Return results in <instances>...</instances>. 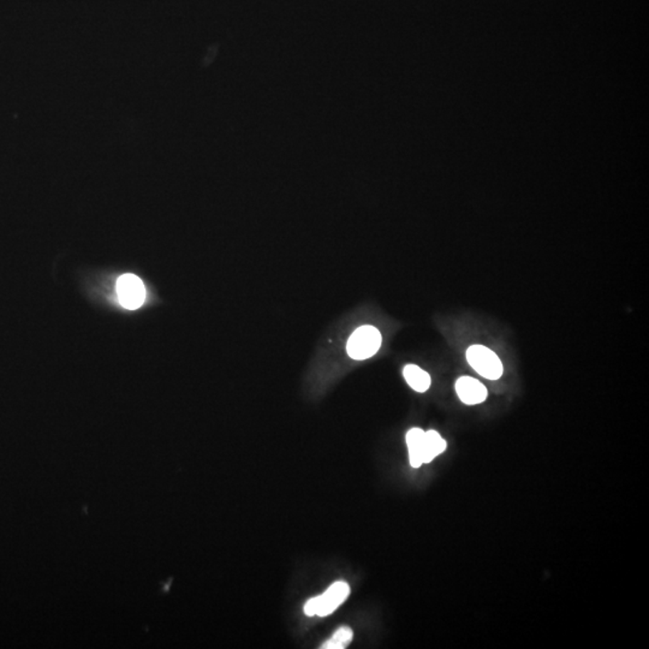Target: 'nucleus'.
Instances as JSON below:
<instances>
[{
	"label": "nucleus",
	"instance_id": "obj_5",
	"mask_svg": "<svg viewBox=\"0 0 649 649\" xmlns=\"http://www.w3.org/2000/svg\"><path fill=\"white\" fill-rule=\"evenodd\" d=\"M456 392L460 400L467 405L484 403L488 396L487 388L477 379L462 377L456 381Z\"/></svg>",
	"mask_w": 649,
	"mask_h": 649
},
{
	"label": "nucleus",
	"instance_id": "obj_4",
	"mask_svg": "<svg viewBox=\"0 0 649 649\" xmlns=\"http://www.w3.org/2000/svg\"><path fill=\"white\" fill-rule=\"evenodd\" d=\"M349 594V584L344 581H338L331 584L326 592L321 596H316V616L326 617L333 613L348 599Z\"/></svg>",
	"mask_w": 649,
	"mask_h": 649
},
{
	"label": "nucleus",
	"instance_id": "obj_8",
	"mask_svg": "<svg viewBox=\"0 0 649 649\" xmlns=\"http://www.w3.org/2000/svg\"><path fill=\"white\" fill-rule=\"evenodd\" d=\"M446 450V442L435 430L425 432L423 439V463H430Z\"/></svg>",
	"mask_w": 649,
	"mask_h": 649
},
{
	"label": "nucleus",
	"instance_id": "obj_10",
	"mask_svg": "<svg viewBox=\"0 0 649 649\" xmlns=\"http://www.w3.org/2000/svg\"><path fill=\"white\" fill-rule=\"evenodd\" d=\"M304 613L308 616V617H313V616H316V598H311V599L308 600L306 605H304Z\"/></svg>",
	"mask_w": 649,
	"mask_h": 649
},
{
	"label": "nucleus",
	"instance_id": "obj_3",
	"mask_svg": "<svg viewBox=\"0 0 649 649\" xmlns=\"http://www.w3.org/2000/svg\"><path fill=\"white\" fill-rule=\"evenodd\" d=\"M117 291L120 303L128 309H137L141 307L146 296L142 281L134 274H125L120 277L117 283Z\"/></svg>",
	"mask_w": 649,
	"mask_h": 649
},
{
	"label": "nucleus",
	"instance_id": "obj_6",
	"mask_svg": "<svg viewBox=\"0 0 649 649\" xmlns=\"http://www.w3.org/2000/svg\"><path fill=\"white\" fill-rule=\"evenodd\" d=\"M423 439L425 430L421 428H411L407 433L409 460L412 468H420L423 464Z\"/></svg>",
	"mask_w": 649,
	"mask_h": 649
},
{
	"label": "nucleus",
	"instance_id": "obj_9",
	"mask_svg": "<svg viewBox=\"0 0 649 649\" xmlns=\"http://www.w3.org/2000/svg\"><path fill=\"white\" fill-rule=\"evenodd\" d=\"M353 633L349 626H342L336 631L328 641L325 642L323 649H346L353 641Z\"/></svg>",
	"mask_w": 649,
	"mask_h": 649
},
{
	"label": "nucleus",
	"instance_id": "obj_2",
	"mask_svg": "<svg viewBox=\"0 0 649 649\" xmlns=\"http://www.w3.org/2000/svg\"><path fill=\"white\" fill-rule=\"evenodd\" d=\"M467 361L475 372L488 380H498L503 375V363L494 351L484 346H472L467 350Z\"/></svg>",
	"mask_w": 649,
	"mask_h": 649
},
{
	"label": "nucleus",
	"instance_id": "obj_1",
	"mask_svg": "<svg viewBox=\"0 0 649 649\" xmlns=\"http://www.w3.org/2000/svg\"><path fill=\"white\" fill-rule=\"evenodd\" d=\"M381 343L380 331L370 325H365L351 334L346 344V351L350 358L362 361L373 358L380 349Z\"/></svg>",
	"mask_w": 649,
	"mask_h": 649
},
{
	"label": "nucleus",
	"instance_id": "obj_7",
	"mask_svg": "<svg viewBox=\"0 0 649 649\" xmlns=\"http://www.w3.org/2000/svg\"><path fill=\"white\" fill-rule=\"evenodd\" d=\"M403 375L407 385L420 393L426 392L432 384L430 374L426 370L420 368L419 365H405L403 369Z\"/></svg>",
	"mask_w": 649,
	"mask_h": 649
}]
</instances>
